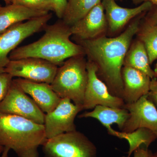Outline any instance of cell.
I'll use <instances>...</instances> for the list:
<instances>
[{"label":"cell","instance_id":"6da1fadb","mask_svg":"<svg viewBox=\"0 0 157 157\" xmlns=\"http://www.w3.org/2000/svg\"><path fill=\"white\" fill-rule=\"evenodd\" d=\"M141 14L133 19L117 36L109 38L105 35L90 40H75L83 49L87 60L96 66L98 77L107 86L109 92L122 99V69L127 52L139 29Z\"/></svg>","mask_w":157,"mask_h":157},{"label":"cell","instance_id":"7a4b0ae2","mask_svg":"<svg viewBox=\"0 0 157 157\" xmlns=\"http://www.w3.org/2000/svg\"><path fill=\"white\" fill-rule=\"evenodd\" d=\"M44 30L45 33L40 39L16 48L9 54V59L36 58L60 66L70 58L85 55L81 46L70 40L71 27L63 20L47 25Z\"/></svg>","mask_w":157,"mask_h":157},{"label":"cell","instance_id":"3957f363","mask_svg":"<svg viewBox=\"0 0 157 157\" xmlns=\"http://www.w3.org/2000/svg\"><path fill=\"white\" fill-rule=\"evenodd\" d=\"M46 139L44 125L0 113V145L14 151L18 157H39L38 149Z\"/></svg>","mask_w":157,"mask_h":157},{"label":"cell","instance_id":"277c9868","mask_svg":"<svg viewBox=\"0 0 157 157\" xmlns=\"http://www.w3.org/2000/svg\"><path fill=\"white\" fill-rule=\"evenodd\" d=\"M85 55L72 57L58 68L51 86L62 99L68 98L82 107L87 83V60Z\"/></svg>","mask_w":157,"mask_h":157},{"label":"cell","instance_id":"5b68a950","mask_svg":"<svg viewBox=\"0 0 157 157\" xmlns=\"http://www.w3.org/2000/svg\"><path fill=\"white\" fill-rule=\"evenodd\" d=\"M46 157H97V147L85 135L77 131L50 139L42 145Z\"/></svg>","mask_w":157,"mask_h":157},{"label":"cell","instance_id":"8992f818","mask_svg":"<svg viewBox=\"0 0 157 157\" xmlns=\"http://www.w3.org/2000/svg\"><path fill=\"white\" fill-rule=\"evenodd\" d=\"M52 13L28 20L12 26L0 34V73L10 61V53L23 40L33 34L44 29L52 17Z\"/></svg>","mask_w":157,"mask_h":157},{"label":"cell","instance_id":"52a82bcc","mask_svg":"<svg viewBox=\"0 0 157 157\" xmlns=\"http://www.w3.org/2000/svg\"><path fill=\"white\" fill-rule=\"evenodd\" d=\"M0 113L18 116L40 124L44 123L45 113L13 79L0 102Z\"/></svg>","mask_w":157,"mask_h":157},{"label":"cell","instance_id":"ba28073f","mask_svg":"<svg viewBox=\"0 0 157 157\" xmlns=\"http://www.w3.org/2000/svg\"><path fill=\"white\" fill-rule=\"evenodd\" d=\"M58 67L42 59L27 58L10 60L5 68V72L13 77L50 84L56 76Z\"/></svg>","mask_w":157,"mask_h":157},{"label":"cell","instance_id":"9c48e42d","mask_svg":"<svg viewBox=\"0 0 157 157\" xmlns=\"http://www.w3.org/2000/svg\"><path fill=\"white\" fill-rule=\"evenodd\" d=\"M82 110V107L74 104L70 99H62L53 110L45 114L43 125L46 138L76 131L75 118Z\"/></svg>","mask_w":157,"mask_h":157},{"label":"cell","instance_id":"30bf717a","mask_svg":"<svg viewBox=\"0 0 157 157\" xmlns=\"http://www.w3.org/2000/svg\"><path fill=\"white\" fill-rule=\"evenodd\" d=\"M88 80L85 92L83 110L93 109L98 105L123 108L124 102L122 99L111 94L106 84L97 74V68L93 63L87 60Z\"/></svg>","mask_w":157,"mask_h":157},{"label":"cell","instance_id":"8fae6325","mask_svg":"<svg viewBox=\"0 0 157 157\" xmlns=\"http://www.w3.org/2000/svg\"><path fill=\"white\" fill-rule=\"evenodd\" d=\"M124 107L130 115L121 131L129 133L145 128L153 132L157 140V109L147 95L132 104H125Z\"/></svg>","mask_w":157,"mask_h":157},{"label":"cell","instance_id":"7c38bea8","mask_svg":"<svg viewBox=\"0 0 157 157\" xmlns=\"http://www.w3.org/2000/svg\"><path fill=\"white\" fill-rule=\"evenodd\" d=\"M107 23V32L115 34L122 30L132 19L151 9L153 5L146 2L134 8H126L117 4L116 0H101Z\"/></svg>","mask_w":157,"mask_h":157},{"label":"cell","instance_id":"4fadbf2b","mask_svg":"<svg viewBox=\"0 0 157 157\" xmlns=\"http://www.w3.org/2000/svg\"><path fill=\"white\" fill-rule=\"evenodd\" d=\"M70 27L75 40H90L105 36L108 27L102 3L95 6L83 18Z\"/></svg>","mask_w":157,"mask_h":157},{"label":"cell","instance_id":"5bb4252c","mask_svg":"<svg viewBox=\"0 0 157 157\" xmlns=\"http://www.w3.org/2000/svg\"><path fill=\"white\" fill-rule=\"evenodd\" d=\"M121 77L123 100L125 104H132L148 94L151 79L145 73L135 68L123 66Z\"/></svg>","mask_w":157,"mask_h":157},{"label":"cell","instance_id":"9a60e30c","mask_svg":"<svg viewBox=\"0 0 157 157\" xmlns=\"http://www.w3.org/2000/svg\"><path fill=\"white\" fill-rule=\"evenodd\" d=\"M13 81L30 96L44 113L53 110L62 99L53 90L50 84L20 78L13 79Z\"/></svg>","mask_w":157,"mask_h":157},{"label":"cell","instance_id":"2e32d148","mask_svg":"<svg viewBox=\"0 0 157 157\" xmlns=\"http://www.w3.org/2000/svg\"><path fill=\"white\" fill-rule=\"evenodd\" d=\"M49 12L30 9L17 4L7 5L0 8V34L12 26L36 17L46 15Z\"/></svg>","mask_w":157,"mask_h":157},{"label":"cell","instance_id":"e0dca14e","mask_svg":"<svg viewBox=\"0 0 157 157\" xmlns=\"http://www.w3.org/2000/svg\"><path fill=\"white\" fill-rule=\"evenodd\" d=\"M129 115V111L124 107L118 108L98 105L92 111L80 114L78 117H90L97 120L107 130L111 128L113 124H116L121 131L128 119Z\"/></svg>","mask_w":157,"mask_h":157},{"label":"cell","instance_id":"ac0fdd59","mask_svg":"<svg viewBox=\"0 0 157 157\" xmlns=\"http://www.w3.org/2000/svg\"><path fill=\"white\" fill-rule=\"evenodd\" d=\"M131 67L143 72L154 78V70L151 67L148 54L141 41L138 39L132 41L124 60V66Z\"/></svg>","mask_w":157,"mask_h":157},{"label":"cell","instance_id":"d6986e66","mask_svg":"<svg viewBox=\"0 0 157 157\" xmlns=\"http://www.w3.org/2000/svg\"><path fill=\"white\" fill-rule=\"evenodd\" d=\"M107 131L109 135L127 140L129 148L127 157H131L132 153L140 147L148 148L150 145L157 140L154 133L145 128H140L129 133L121 131L118 132L112 128L107 130Z\"/></svg>","mask_w":157,"mask_h":157},{"label":"cell","instance_id":"ffe728a7","mask_svg":"<svg viewBox=\"0 0 157 157\" xmlns=\"http://www.w3.org/2000/svg\"><path fill=\"white\" fill-rule=\"evenodd\" d=\"M137 39L143 43L148 54L151 64L157 59V25L145 17L139 25Z\"/></svg>","mask_w":157,"mask_h":157},{"label":"cell","instance_id":"44dd1931","mask_svg":"<svg viewBox=\"0 0 157 157\" xmlns=\"http://www.w3.org/2000/svg\"><path fill=\"white\" fill-rule=\"evenodd\" d=\"M101 0H68L67 6L62 20L71 26L80 20Z\"/></svg>","mask_w":157,"mask_h":157},{"label":"cell","instance_id":"7402d4cb","mask_svg":"<svg viewBox=\"0 0 157 157\" xmlns=\"http://www.w3.org/2000/svg\"><path fill=\"white\" fill-rule=\"evenodd\" d=\"M11 1L13 4L21 5L35 10L48 12L54 11L53 6L49 0H11Z\"/></svg>","mask_w":157,"mask_h":157},{"label":"cell","instance_id":"603a6c76","mask_svg":"<svg viewBox=\"0 0 157 157\" xmlns=\"http://www.w3.org/2000/svg\"><path fill=\"white\" fill-rule=\"evenodd\" d=\"M13 78L9 73H0V102L4 99L8 92Z\"/></svg>","mask_w":157,"mask_h":157},{"label":"cell","instance_id":"cb8c5ba5","mask_svg":"<svg viewBox=\"0 0 157 157\" xmlns=\"http://www.w3.org/2000/svg\"><path fill=\"white\" fill-rule=\"evenodd\" d=\"M53 6L57 17L63 19L67 6L68 0H49Z\"/></svg>","mask_w":157,"mask_h":157},{"label":"cell","instance_id":"d4e9b609","mask_svg":"<svg viewBox=\"0 0 157 157\" xmlns=\"http://www.w3.org/2000/svg\"><path fill=\"white\" fill-rule=\"evenodd\" d=\"M147 98L154 104L157 109V79H151L149 91L147 94Z\"/></svg>","mask_w":157,"mask_h":157},{"label":"cell","instance_id":"484cf974","mask_svg":"<svg viewBox=\"0 0 157 157\" xmlns=\"http://www.w3.org/2000/svg\"><path fill=\"white\" fill-rule=\"evenodd\" d=\"M153 153L145 147L141 146L134 152V157H152Z\"/></svg>","mask_w":157,"mask_h":157},{"label":"cell","instance_id":"4316f807","mask_svg":"<svg viewBox=\"0 0 157 157\" xmlns=\"http://www.w3.org/2000/svg\"><path fill=\"white\" fill-rule=\"evenodd\" d=\"M148 11L145 17L157 25V5H153L151 9Z\"/></svg>","mask_w":157,"mask_h":157},{"label":"cell","instance_id":"83f0119b","mask_svg":"<svg viewBox=\"0 0 157 157\" xmlns=\"http://www.w3.org/2000/svg\"><path fill=\"white\" fill-rule=\"evenodd\" d=\"M135 4H141L142 3L148 2L151 3L153 5H157V0H132Z\"/></svg>","mask_w":157,"mask_h":157},{"label":"cell","instance_id":"f1b7e54d","mask_svg":"<svg viewBox=\"0 0 157 157\" xmlns=\"http://www.w3.org/2000/svg\"><path fill=\"white\" fill-rule=\"evenodd\" d=\"M10 150V149L8 148V147H4V150H3L2 155L0 156V157H9V153Z\"/></svg>","mask_w":157,"mask_h":157},{"label":"cell","instance_id":"f546056e","mask_svg":"<svg viewBox=\"0 0 157 157\" xmlns=\"http://www.w3.org/2000/svg\"><path fill=\"white\" fill-rule=\"evenodd\" d=\"M154 70L155 73V78H157V63L156 64L155 67V68Z\"/></svg>","mask_w":157,"mask_h":157},{"label":"cell","instance_id":"4dcf8cb0","mask_svg":"<svg viewBox=\"0 0 157 157\" xmlns=\"http://www.w3.org/2000/svg\"><path fill=\"white\" fill-rule=\"evenodd\" d=\"M3 1L5 2V3H6L7 5H9V4H11L12 3L11 0H3Z\"/></svg>","mask_w":157,"mask_h":157},{"label":"cell","instance_id":"1f68e13d","mask_svg":"<svg viewBox=\"0 0 157 157\" xmlns=\"http://www.w3.org/2000/svg\"><path fill=\"white\" fill-rule=\"evenodd\" d=\"M4 147H3L0 145V155H2V153L3 150H4Z\"/></svg>","mask_w":157,"mask_h":157},{"label":"cell","instance_id":"d6a6232c","mask_svg":"<svg viewBox=\"0 0 157 157\" xmlns=\"http://www.w3.org/2000/svg\"><path fill=\"white\" fill-rule=\"evenodd\" d=\"M152 157H157V151L154 153H153Z\"/></svg>","mask_w":157,"mask_h":157},{"label":"cell","instance_id":"836d02e7","mask_svg":"<svg viewBox=\"0 0 157 157\" xmlns=\"http://www.w3.org/2000/svg\"><path fill=\"white\" fill-rule=\"evenodd\" d=\"M2 7V6H1V4H0V8H1V7Z\"/></svg>","mask_w":157,"mask_h":157},{"label":"cell","instance_id":"e575fe53","mask_svg":"<svg viewBox=\"0 0 157 157\" xmlns=\"http://www.w3.org/2000/svg\"><path fill=\"white\" fill-rule=\"evenodd\" d=\"M120 1H122V0H120Z\"/></svg>","mask_w":157,"mask_h":157}]
</instances>
